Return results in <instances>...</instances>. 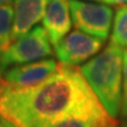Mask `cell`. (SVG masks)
I'll use <instances>...</instances> for the list:
<instances>
[{
  "label": "cell",
  "mask_w": 127,
  "mask_h": 127,
  "mask_svg": "<svg viewBox=\"0 0 127 127\" xmlns=\"http://www.w3.org/2000/svg\"><path fill=\"white\" fill-rule=\"evenodd\" d=\"M102 106L80 68L65 66L32 87H15L0 78V118L17 127H46L84 109Z\"/></svg>",
  "instance_id": "1"
},
{
  "label": "cell",
  "mask_w": 127,
  "mask_h": 127,
  "mask_svg": "<svg viewBox=\"0 0 127 127\" xmlns=\"http://www.w3.org/2000/svg\"><path fill=\"white\" fill-rule=\"evenodd\" d=\"M80 72L106 112L115 119L120 114L123 98L124 50L109 42L82 65Z\"/></svg>",
  "instance_id": "2"
},
{
  "label": "cell",
  "mask_w": 127,
  "mask_h": 127,
  "mask_svg": "<svg viewBox=\"0 0 127 127\" xmlns=\"http://www.w3.org/2000/svg\"><path fill=\"white\" fill-rule=\"evenodd\" d=\"M53 54L52 42L44 26L31 31L13 41L0 58V72L14 65L27 64L50 58Z\"/></svg>",
  "instance_id": "3"
},
{
  "label": "cell",
  "mask_w": 127,
  "mask_h": 127,
  "mask_svg": "<svg viewBox=\"0 0 127 127\" xmlns=\"http://www.w3.org/2000/svg\"><path fill=\"white\" fill-rule=\"evenodd\" d=\"M69 6L74 27L105 41L107 40L114 19V12L111 6L78 0H71Z\"/></svg>",
  "instance_id": "4"
},
{
  "label": "cell",
  "mask_w": 127,
  "mask_h": 127,
  "mask_svg": "<svg viewBox=\"0 0 127 127\" xmlns=\"http://www.w3.org/2000/svg\"><path fill=\"white\" fill-rule=\"evenodd\" d=\"M105 40L75 30L68 32L54 45V53L59 64L78 66L92 59L104 47Z\"/></svg>",
  "instance_id": "5"
},
{
  "label": "cell",
  "mask_w": 127,
  "mask_h": 127,
  "mask_svg": "<svg viewBox=\"0 0 127 127\" xmlns=\"http://www.w3.org/2000/svg\"><path fill=\"white\" fill-rule=\"evenodd\" d=\"M60 64L52 58L27 64L14 65L0 72V78L15 87H32L45 81L59 68Z\"/></svg>",
  "instance_id": "6"
},
{
  "label": "cell",
  "mask_w": 127,
  "mask_h": 127,
  "mask_svg": "<svg viewBox=\"0 0 127 127\" xmlns=\"http://www.w3.org/2000/svg\"><path fill=\"white\" fill-rule=\"evenodd\" d=\"M42 26L55 45L67 34L72 26L71 6L68 0H46Z\"/></svg>",
  "instance_id": "7"
},
{
  "label": "cell",
  "mask_w": 127,
  "mask_h": 127,
  "mask_svg": "<svg viewBox=\"0 0 127 127\" xmlns=\"http://www.w3.org/2000/svg\"><path fill=\"white\" fill-rule=\"evenodd\" d=\"M46 0H14L12 42L26 34L42 20Z\"/></svg>",
  "instance_id": "8"
},
{
  "label": "cell",
  "mask_w": 127,
  "mask_h": 127,
  "mask_svg": "<svg viewBox=\"0 0 127 127\" xmlns=\"http://www.w3.org/2000/svg\"><path fill=\"white\" fill-rule=\"evenodd\" d=\"M112 125H117V120L106 112L104 106H99L68 114L46 127H109Z\"/></svg>",
  "instance_id": "9"
},
{
  "label": "cell",
  "mask_w": 127,
  "mask_h": 127,
  "mask_svg": "<svg viewBox=\"0 0 127 127\" xmlns=\"http://www.w3.org/2000/svg\"><path fill=\"white\" fill-rule=\"evenodd\" d=\"M14 7L11 4H0V58L12 44Z\"/></svg>",
  "instance_id": "10"
},
{
  "label": "cell",
  "mask_w": 127,
  "mask_h": 127,
  "mask_svg": "<svg viewBox=\"0 0 127 127\" xmlns=\"http://www.w3.org/2000/svg\"><path fill=\"white\" fill-rule=\"evenodd\" d=\"M111 44L127 48V4L117 8L111 33Z\"/></svg>",
  "instance_id": "11"
},
{
  "label": "cell",
  "mask_w": 127,
  "mask_h": 127,
  "mask_svg": "<svg viewBox=\"0 0 127 127\" xmlns=\"http://www.w3.org/2000/svg\"><path fill=\"white\" fill-rule=\"evenodd\" d=\"M120 117L127 119V50L124 51V79H123V98L120 107Z\"/></svg>",
  "instance_id": "12"
},
{
  "label": "cell",
  "mask_w": 127,
  "mask_h": 127,
  "mask_svg": "<svg viewBox=\"0 0 127 127\" xmlns=\"http://www.w3.org/2000/svg\"><path fill=\"white\" fill-rule=\"evenodd\" d=\"M102 1L108 5H118V6L127 4V0H102Z\"/></svg>",
  "instance_id": "13"
},
{
  "label": "cell",
  "mask_w": 127,
  "mask_h": 127,
  "mask_svg": "<svg viewBox=\"0 0 127 127\" xmlns=\"http://www.w3.org/2000/svg\"><path fill=\"white\" fill-rule=\"evenodd\" d=\"M1 121H2V124H4L5 127H17L14 124L9 123V121H7V120H5V119H2V118H1Z\"/></svg>",
  "instance_id": "14"
},
{
  "label": "cell",
  "mask_w": 127,
  "mask_h": 127,
  "mask_svg": "<svg viewBox=\"0 0 127 127\" xmlns=\"http://www.w3.org/2000/svg\"><path fill=\"white\" fill-rule=\"evenodd\" d=\"M12 0H0V4H11Z\"/></svg>",
  "instance_id": "15"
},
{
  "label": "cell",
  "mask_w": 127,
  "mask_h": 127,
  "mask_svg": "<svg viewBox=\"0 0 127 127\" xmlns=\"http://www.w3.org/2000/svg\"><path fill=\"white\" fill-rule=\"evenodd\" d=\"M120 127H127V119H125L123 121V124H121V126Z\"/></svg>",
  "instance_id": "16"
},
{
  "label": "cell",
  "mask_w": 127,
  "mask_h": 127,
  "mask_svg": "<svg viewBox=\"0 0 127 127\" xmlns=\"http://www.w3.org/2000/svg\"><path fill=\"white\" fill-rule=\"evenodd\" d=\"M0 127H5L4 124H2V121H1V118H0Z\"/></svg>",
  "instance_id": "17"
},
{
  "label": "cell",
  "mask_w": 127,
  "mask_h": 127,
  "mask_svg": "<svg viewBox=\"0 0 127 127\" xmlns=\"http://www.w3.org/2000/svg\"><path fill=\"white\" fill-rule=\"evenodd\" d=\"M91 1H102V0H91Z\"/></svg>",
  "instance_id": "18"
},
{
  "label": "cell",
  "mask_w": 127,
  "mask_h": 127,
  "mask_svg": "<svg viewBox=\"0 0 127 127\" xmlns=\"http://www.w3.org/2000/svg\"><path fill=\"white\" fill-rule=\"evenodd\" d=\"M109 127H117V125H112V126H109Z\"/></svg>",
  "instance_id": "19"
}]
</instances>
